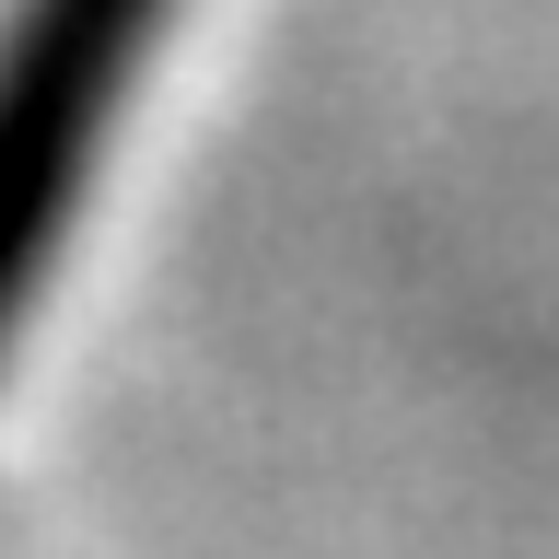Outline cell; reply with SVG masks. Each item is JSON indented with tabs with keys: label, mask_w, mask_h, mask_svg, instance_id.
I'll list each match as a JSON object with an SVG mask.
<instances>
[{
	"label": "cell",
	"mask_w": 559,
	"mask_h": 559,
	"mask_svg": "<svg viewBox=\"0 0 559 559\" xmlns=\"http://www.w3.org/2000/svg\"><path fill=\"white\" fill-rule=\"evenodd\" d=\"M164 0H24V70H12V187H24V280H47L82 199L105 117L129 94Z\"/></svg>",
	"instance_id": "1"
}]
</instances>
